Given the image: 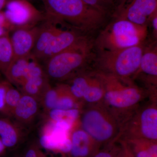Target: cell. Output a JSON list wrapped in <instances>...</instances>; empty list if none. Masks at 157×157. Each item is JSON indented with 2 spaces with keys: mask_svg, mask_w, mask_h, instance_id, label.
Returning a JSON list of instances; mask_svg holds the SVG:
<instances>
[{
  "mask_svg": "<svg viewBox=\"0 0 157 157\" xmlns=\"http://www.w3.org/2000/svg\"><path fill=\"white\" fill-rule=\"evenodd\" d=\"M139 70L149 76L157 77V53L156 49L143 52L140 59Z\"/></svg>",
  "mask_w": 157,
  "mask_h": 157,
  "instance_id": "44dd1931",
  "label": "cell"
},
{
  "mask_svg": "<svg viewBox=\"0 0 157 157\" xmlns=\"http://www.w3.org/2000/svg\"><path fill=\"white\" fill-rule=\"evenodd\" d=\"M39 27L16 29L12 31L10 40L14 58L25 57L32 53L36 42Z\"/></svg>",
  "mask_w": 157,
  "mask_h": 157,
  "instance_id": "30bf717a",
  "label": "cell"
},
{
  "mask_svg": "<svg viewBox=\"0 0 157 157\" xmlns=\"http://www.w3.org/2000/svg\"><path fill=\"white\" fill-rule=\"evenodd\" d=\"M22 95V93L14 88L11 84L6 93L5 106L2 113L7 117H13L14 109Z\"/></svg>",
  "mask_w": 157,
  "mask_h": 157,
  "instance_id": "cb8c5ba5",
  "label": "cell"
},
{
  "mask_svg": "<svg viewBox=\"0 0 157 157\" xmlns=\"http://www.w3.org/2000/svg\"><path fill=\"white\" fill-rule=\"evenodd\" d=\"M71 148L70 152L73 157H86L89 153L90 136L82 129L73 131L70 137Z\"/></svg>",
  "mask_w": 157,
  "mask_h": 157,
  "instance_id": "e0dca14e",
  "label": "cell"
},
{
  "mask_svg": "<svg viewBox=\"0 0 157 157\" xmlns=\"http://www.w3.org/2000/svg\"><path fill=\"white\" fill-rule=\"evenodd\" d=\"M94 157H112L110 154L106 152H101L96 155Z\"/></svg>",
  "mask_w": 157,
  "mask_h": 157,
  "instance_id": "d6a6232c",
  "label": "cell"
},
{
  "mask_svg": "<svg viewBox=\"0 0 157 157\" xmlns=\"http://www.w3.org/2000/svg\"><path fill=\"white\" fill-rule=\"evenodd\" d=\"M59 91V98L55 109L68 110L78 108L76 98L70 92L67 85L57 86Z\"/></svg>",
  "mask_w": 157,
  "mask_h": 157,
  "instance_id": "ffe728a7",
  "label": "cell"
},
{
  "mask_svg": "<svg viewBox=\"0 0 157 157\" xmlns=\"http://www.w3.org/2000/svg\"><path fill=\"white\" fill-rule=\"evenodd\" d=\"M147 35L146 26L138 25L124 18L111 24L99 37V46L106 51L141 45Z\"/></svg>",
  "mask_w": 157,
  "mask_h": 157,
  "instance_id": "7a4b0ae2",
  "label": "cell"
},
{
  "mask_svg": "<svg viewBox=\"0 0 157 157\" xmlns=\"http://www.w3.org/2000/svg\"><path fill=\"white\" fill-rule=\"evenodd\" d=\"M14 59V51L9 35L0 37V71L5 74Z\"/></svg>",
  "mask_w": 157,
  "mask_h": 157,
  "instance_id": "ac0fdd59",
  "label": "cell"
},
{
  "mask_svg": "<svg viewBox=\"0 0 157 157\" xmlns=\"http://www.w3.org/2000/svg\"><path fill=\"white\" fill-rule=\"evenodd\" d=\"M89 44L82 38L67 49L45 62L44 70L49 79L61 81L69 78L86 62Z\"/></svg>",
  "mask_w": 157,
  "mask_h": 157,
  "instance_id": "277c9868",
  "label": "cell"
},
{
  "mask_svg": "<svg viewBox=\"0 0 157 157\" xmlns=\"http://www.w3.org/2000/svg\"><path fill=\"white\" fill-rule=\"evenodd\" d=\"M144 52L141 45L121 50L104 52L101 58V65L108 73L128 78L139 70Z\"/></svg>",
  "mask_w": 157,
  "mask_h": 157,
  "instance_id": "5b68a950",
  "label": "cell"
},
{
  "mask_svg": "<svg viewBox=\"0 0 157 157\" xmlns=\"http://www.w3.org/2000/svg\"><path fill=\"white\" fill-rule=\"evenodd\" d=\"M19 127L8 118L0 117V140L6 147H14L21 135Z\"/></svg>",
  "mask_w": 157,
  "mask_h": 157,
  "instance_id": "2e32d148",
  "label": "cell"
},
{
  "mask_svg": "<svg viewBox=\"0 0 157 157\" xmlns=\"http://www.w3.org/2000/svg\"><path fill=\"white\" fill-rule=\"evenodd\" d=\"M135 121L132 137L143 138L151 141L157 139V109L155 105H151L142 109Z\"/></svg>",
  "mask_w": 157,
  "mask_h": 157,
  "instance_id": "9c48e42d",
  "label": "cell"
},
{
  "mask_svg": "<svg viewBox=\"0 0 157 157\" xmlns=\"http://www.w3.org/2000/svg\"><path fill=\"white\" fill-rule=\"evenodd\" d=\"M103 108L87 109L81 119L82 130L97 141H106L117 132V123L113 115Z\"/></svg>",
  "mask_w": 157,
  "mask_h": 157,
  "instance_id": "8992f818",
  "label": "cell"
},
{
  "mask_svg": "<svg viewBox=\"0 0 157 157\" xmlns=\"http://www.w3.org/2000/svg\"><path fill=\"white\" fill-rule=\"evenodd\" d=\"M104 89V100L109 107L115 110H124L134 108L143 98V93L137 86L111 73L98 74Z\"/></svg>",
  "mask_w": 157,
  "mask_h": 157,
  "instance_id": "3957f363",
  "label": "cell"
},
{
  "mask_svg": "<svg viewBox=\"0 0 157 157\" xmlns=\"http://www.w3.org/2000/svg\"><path fill=\"white\" fill-rule=\"evenodd\" d=\"M24 157H47L36 144H33L29 147L26 151Z\"/></svg>",
  "mask_w": 157,
  "mask_h": 157,
  "instance_id": "f1b7e54d",
  "label": "cell"
},
{
  "mask_svg": "<svg viewBox=\"0 0 157 157\" xmlns=\"http://www.w3.org/2000/svg\"><path fill=\"white\" fill-rule=\"evenodd\" d=\"M152 19V24L153 28L155 33H157V14L156 13H155L151 17Z\"/></svg>",
  "mask_w": 157,
  "mask_h": 157,
  "instance_id": "4dcf8cb0",
  "label": "cell"
},
{
  "mask_svg": "<svg viewBox=\"0 0 157 157\" xmlns=\"http://www.w3.org/2000/svg\"><path fill=\"white\" fill-rule=\"evenodd\" d=\"M0 26L6 29L9 32L13 30V27L6 18L4 12H0Z\"/></svg>",
  "mask_w": 157,
  "mask_h": 157,
  "instance_id": "f546056e",
  "label": "cell"
},
{
  "mask_svg": "<svg viewBox=\"0 0 157 157\" xmlns=\"http://www.w3.org/2000/svg\"><path fill=\"white\" fill-rule=\"evenodd\" d=\"M82 38L75 31L61 29L51 42L41 61L45 62L51 57L69 48Z\"/></svg>",
  "mask_w": 157,
  "mask_h": 157,
  "instance_id": "4fadbf2b",
  "label": "cell"
},
{
  "mask_svg": "<svg viewBox=\"0 0 157 157\" xmlns=\"http://www.w3.org/2000/svg\"><path fill=\"white\" fill-rule=\"evenodd\" d=\"M58 98L57 87H53L49 84L43 93L40 102L45 113L52 109H55Z\"/></svg>",
  "mask_w": 157,
  "mask_h": 157,
  "instance_id": "d4e9b609",
  "label": "cell"
},
{
  "mask_svg": "<svg viewBox=\"0 0 157 157\" xmlns=\"http://www.w3.org/2000/svg\"><path fill=\"white\" fill-rule=\"evenodd\" d=\"M6 0H0V11L6 4Z\"/></svg>",
  "mask_w": 157,
  "mask_h": 157,
  "instance_id": "e575fe53",
  "label": "cell"
},
{
  "mask_svg": "<svg viewBox=\"0 0 157 157\" xmlns=\"http://www.w3.org/2000/svg\"><path fill=\"white\" fill-rule=\"evenodd\" d=\"M48 19L66 22L76 28L89 31L104 21L105 14L88 6L82 0H43Z\"/></svg>",
  "mask_w": 157,
  "mask_h": 157,
  "instance_id": "6da1fadb",
  "label": "cell"
},
{
  "mask_svg": "<svg viewBox=\"0 0 157 157\" xmlns=\"http://www.w3.org/2000/svg\"><path fill=\"white\" fill-rule=\"evenodd\" d=\"M4 13L13 30L36 26L41 18L39 11L22 0L10 1L6 5V10Z\"/></svg>",
  "mask_w": 157,
  "mask_h": 157,
  "instance_id": "52a82bcc",
  "label": "cell"
},
{
  "mask_svg": "<svg viewBox=\"0 0 157 157\" xmlns=\"http://www.w3.org/2000/svg\"><path fill=\"white\" fill-rule=\"evenodd\" d=\"M156 144H150L146 148L138 150L136 153V157H157Z\"/></svg>",
  "mask_w": 157,
  "mask_h": 157,
  "instance_id": "484cf974",
  "label": "cell"
},
{
  "mask_svg": "<svg viewBox=\"0 0 157 157\" xmlns=\"http://www.w3.org/2000/svg\"><path fill=\"white\" fill-rule=\"evenodd\" d=\"M88 6L98 9L106 14L109 6L102 0H82Z\"/></svg>",
  "mask_w": 157,
  "mask_h": 157,
  "instance_id": "83f0119b",
  "label": "cell"
},
{
  "mask_svg": "<svg viewBox=\"0 0 157 157\" xmlns=\"http://www.w3.org/2000/svg\"><path fill=\"white\" fill-rule=\"evenodd\" d=\"M31 54L25 57L14 58L4 75L11 84L21 86L25 81L28 72Z\"/></svg>",
  "mask_w": 157,
  "mask_h": 157,
  "instance_id": "9a60e30c",
  "label": "cell"
},
{
  "mask_svg": "<svg viewBox=\"0 0 157 157\" xmlns=\"http://www.w3.org/2000/svg\"><path fill=\"white\" fill-rule=\"evenodd\" d=\"M46 114L48 121L55 122H65L73 125L79 117L80 110L78 108L68 110L54 109Z\"/></svg>",
  "mask_w": 157,
  "mask_h": 157,
  "instance_id": "d6986e66",
  "label": "cell"
},
{
  "mask_svg": "<svg viewBox=\"0 0 157 157\" xmlns=\"http://www.w3.org/2000/svg\"><path fill=\"white\" fill-rule=\"evenodd\" d=\"M157 0H132L122 15L135 24L144 25L157 12Z\"/></svg>",
  "mask_w": 157,
  "mask_h": 157,
  "instance_id": "8fae6325",
  "label": "cell"
},
{
  "mask_svg": "<svg viewBox=\"0 0 157 157\" xmlns=\"http://www.w3.org/2000/svg\"><path fill=\"white\" fill-rule=\"evenodd\" d=\"M11 84L7 80L0 79V113L4 109L6 93Z\"/></svg>",
  "mask_w": 157,
  "mask_h": 157,
  "instance_id": "4316f807",
  "label": "cell"
},
{
  "mask_svg": "<svg viewBox=\"0 0 157 157\" xmlns=\"http://www.w3.org/2000/svg\"><path fill=\"white\" fill-rule=\"evenodd\" d=\"M44 67L31 55L27 76L21 86V92L34 97L40 102L43 93L50 84Z\"/></svg>",
  "mask_w": 157,
  "mask_h": 157,
  "instance_id": "ba28073f",
  "label": "cell"
},
{
  "mask_svg": "<svg viewBox=\"0 0 157 157\" xmlns=\"http://www.w3.org/2000/svg\"><path fill=\"white\" fill-rule=\"evenodd\" d=\"M56 23L47 18L46 22L39 27L35 45L31 53L39 62L42 60L43 55L51 42L61 29L57 27Z\"/></svg>",
  "mask_w": 157,
  "mask_h": 157,
  "instance_id": "7c38bea8",
  "label": "cell"
},
{
  "mask_svg": "<svg viewBox=\"0 0 157 157\" xmlns=\"http://www.w3.org/2000/svg\"><path fill=\"white\" fill-rule=\"evenodd\" d=\"M102 1H104V2L106 3V4L110 6L112 4H113L114 0H102Z\"/></svg>",
  "mask_w": 157,
  "mask_h": 157,
  "instance_id": "d590c367",
  "label": "cell"
},
{
  "mask_svg": "<svg viewBox=\"0 0 157 157\" xmlns=\"http://www.w3.org/2000/svg\"><path fill=\"white\" fill-rule=\"evenodd\" d=\"M91 78L87 76L78 75L73 77L70 84L67 85L70 92L76 100L83 98Z\"/></svg>",
  "mask_w": 157,
  "mask_h": 157,
  "instance_id": "603a6c76",
  "label": "cell"
},
{
  "mask_svg": "<svg viewBox=\"0 0 157 157\" xmlns=\"http://www.w3.org/2000/svg\"><path fill=\"white\" fill-rule=\"evenodd\" d=\"M104 89L101 82L98 76L92 78L83 99L90 103H95L104 98Z\"/></svg>",
  "mask_w": 157,
  "mask_h": 157,
  "instance_id": "7402d4cb",
  "label": "cell"
},
{
  "mask_svg": "<svg viewBox=\"0 0 157 157\" xmlns=\"http://www.w3.org/2000/svg\"><path fill=\"white\" fill-rule=\"evenodd\" d=\"M39 103V101L34 97L22 94L14 109L13 117L19 123H30L38 113Z\"/></svg>",
  "mask_w": 157,
  "mask_h": 157,
  "instance_id": "5bb4252c",
  "label": "cell"
},
{
  "mask_svg": "<svg viewBox=\"0 0 157 157\" xmlns=\"http://www.w3.org/2000/svg\"><path fill=\"white\" fill-rule=\"evenodd\" d=\"M9 32L8 30L0 26V37L9 35Z\"/></svg>",
  "mask_w": 157,
  "mask_h": 157,
  "instance_id": "1f68e13d",
  "label": "cell"
},
{
  "mask_svg": "<svg viewBox=\"0 0 157 157\" xmlns=\"http://www.w3.org/2000/svg\"><path fill=\"white\" fill-rule=\"evenodd\" d=\"M6 148V146L4 145L2 141L0 140V156L4 153Z\"/></svg>",
  "mask_w": 157,
  "mask_h": 157,
  "instance_id": "836d02e7",
  "label": "cell"
}]
</instances>
